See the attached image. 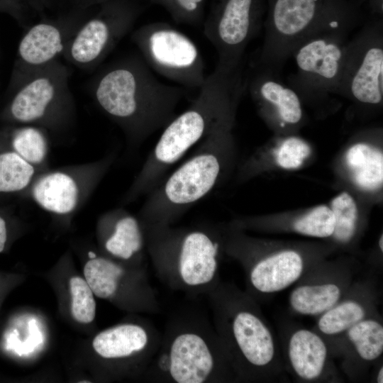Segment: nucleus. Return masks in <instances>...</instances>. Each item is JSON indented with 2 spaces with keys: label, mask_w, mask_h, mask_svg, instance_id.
<instances>
[{
  "label": "nucleus",
  "mask_w": 383,
  "mask_h": 383,
  "mask_svg": "<svg viewBox=\"0 0 383 383\" xmlns=\"http://www.w3.org/2000/svg\"><path fill=\"white\" fill-rule=\"evenodd\" d=\"M247 86L242 66L228 68L216 65L199 89L191 105L176 115L163 128L123 201L131 203L150 193L168 169L192 146L221 125L234 121L238 101Z\"/></svg>",
  "instance_id": "1"
},
{
  "label": "nucleus",
  "mask_w": 383,
  "mask_h": 383,
  "mask_svg": "<svg viewBox=\"0 0 383 383\" xmlns=\"http://www.w3.org/2000/svg\"><path fill=\"white\" fill-rule=\"evenodd\" d=\"M185 94L183 87L160 81L140 55L109 65L96 76L91 87L98 107L133 145L170 122Z\"/></svg>",
  "instance_id": "2"
},
{
  "label": "nucleus",
  "mask_w": 383,
  "mask_h": 383,
  "mask_svg": "<svg viewBox=\"0 0 383 383\" xmlns=\"http://www.w3.org/2000/svg\"><path fill=\"white\" fill-rule=\"evenodd\" d=\"M233 124L212 131L192 157L148 194L139 213L143 226L171 225L215 188L231 150Z\"/></svg>",
  "instance_id": "3"
},
{
  "label": "nucleus",
  "mask_w": 383,
  "mask_h": 383,
  "mask_svg": "<svg viewBox=\"0 0 383 383\" xmlns=\"http://www.w3.org/2000/svg\"><path fill=\"white\" fill-rule=\"evenodd\" d=\"M259 66L277 70L305 39L330 30H350L360 18L351 0H266Z\"/></svg>",
  "instance_id": "4"
},
{
  "label": "nucleus",
  "mask_w": 383,
  "mask_h": 383,
  "mask_svg": "<svg viewBox=\"0 0 383 383\" xmlns=\"http://www.w3.org/2000/svg\"><path fill=\"white\" fill-rule=\"evenodd\" d=\"M215 331L231 367L241 377L267 374L277 360L272 333L252 304L240 294L216 287L210 294Z\"/></svg>",
  "instance_id": "5"
},
{
  "label": "nucleus",
  "mask_w": 383,
  "mask_h": 383,
  "mask_svg": "<svg viewBox=\"0 0 383 383\" xmlns=\"http://www.w3.org/2000/svg\"><path fill=\"white\" fill-rule=\"evenodd\" d=\"M143 228L155 268L172 286L189 291L209 289L217 274L221 249L214 233L203 228L171 225Z\"/></svg>",
  "instance_id": "6"
},
{
  "label": "nucleus",
  "mask_w": 383,
  "mask_h": 383,
  "mask_svg": "<svg viewBox=\"0 0 383 383\" xmlns=\"http://www.w3.org/2000/svg\"><path fill=\"white\" fill-rule=\"evenodd\" d=\"M154 379L175 383L221 382L235 372L216 333L195 321L168 331L150 362Z\"/></svg>",
  "instance_id": "7"
},
{
  "label": "nucleus",
  "mask_w": 383,
  "mask_h": 383,
  "mask_svg": "<svg viewBox=\"0 0 383 383\" xmlns=\"http://www.w3.org/2000/svg\"><path fill=\"white\" fill-rule=\"evenodd\" d=\"M70 75L58 60L24 78L11 88L14 94L6 111L8 118L45 130L70 126L75 116Z\"/></svg>",
  "instance_id": "8"
},
{
  "label": "nucleus",
  "mask_w": 383,
  "mask_h": 383,
  "mask_svg": "<svg viewBox=\"0 0 383 383\" xmlns=\"http://www.w3.org/2000/svg\"><path fill=\"white\" fill-rule=\"evenodd\" d=\"M131 40L153 72L183 88L198 89L206 76L198 47L182 32L165 22L145 24Z\"/></svg>",
  "instance_id": "9"
},
{
  "label": "nucleus",
  "mask_w": 383,
  "mask_h": 383,
  "mask_svg": "<svg viewBox=\"0 0 383 383\" xmlns=\"http://www.w3.org/2000/svg\"><path fill=\"white\" fill-rule=\"evenodd\" d=\"M143 0H114L98 6L79 26L63 55L80 69L99 65L129 33L145 8Z\"/></svg>",
  "instance_id": "10"
},
{
  "label": "nucleus",
  "mask_w": 383,
  "mask_h": 383,
  "mask_svg": "<svg viewBox=\"0 0 383 383\" xmlns=\"http://www.w3.org/2000/svg\"><path fill=\"white\" fill-rule=\"evenodd\" d=\"M266 0H212L203 32L218 55L217 65H242L245 50L263 26Z\"/></svg>",
  "instance_id": "11"
},
{
  "label": "nucleus",
  "mask_w": 383,
  "mask_h": 383,
  "mask_svg": "<svg viewBox=\"0 0 383 383\" xmlns=\"http://www.w3.org/2000/svg\"><path fill=\"white\" fill-rule=\"evenodd\" d=\"M115 157L46 170L38 174L26 191L39 207L52 214L67 216L79 210L105 176Z\"/></svg>",
  "instance_id": "12"
},
{
  "label": "nucleus",
  "mask_w": 383,
  "mask_h": 383,
  "mask_svg": "<svg viewBox=\"0 0 383 383\" xmlns=\"http://www.w3.org/2000/svg\"><path fill=\"white\" fill-rule=\"evenodd\" d=\"M338 93L355 102L379 106L383 101L382 20L373 19L348 42Z\"/></svg>",
  "instance_id": "13"
},
{
  "label": "nucleus",
  "mask_w": 383,
  "mask_h": 383,
  "mask_svg": "<svg viewBox=\"0 0 383 383\" xmlns=\"http://www.w3.org/2000/svg\"><path fill=\"white\" fill-rule=\"evenodd\" d=\"M349 30L315 34L292 50L297 68L294 89L318 94L338 93L347 56Z\"/></svg>",
  "instance_id": "14"
},
{
  "label": "nucleus",
  "mask_w": 383,
  "mask_h": 383,
  "mask_svg": "<svg viewBox=\"0 0 383 383\" xmlns=\"http://www.w3.org/2000/svg\"><path fill=\"white\" fill-rule=\"evenodd\" d=\"M87 16V12H68L57 19H43L30 26L18 44L11 88L58 60Z\"/></svg>",
  "instance_id": "15"
},
{
  "label": "nucleus",
  "mask_w": 383,
  "mask_h": 383,
  "mask_svg": "<svg viewBox=\"0 0 383 383\" xmlns=\"http://www.w3.org/2000/svg\"><path fill=\"white\" fill-rule=\"evenodd\" d=\"M273 71L260 66L248 83L250 94L260 110L272 109L282 126L298 124L303 116L299 95L281 82Z\"/></svg>",
  "instance_id": "16"
},
{
  "label": "nucleus",
  "mask_w": 383,
  "mask_h": 383,
  "mask_svg": "<svg viewBox=\"0 0 383 383\" xmlns=\"http://www.w3.org/2000/svg\"><path fill=\"white\" fill-rule=\"evenodd\" d=\"M161 340L150 328L135 323L121 324L106 329L93 340V348L98 355L108 360L123 359L135 355L154 357Z\"/></svg>",
  "instance_id": "17"
},
{
  "label": "nucleus",
  "mask_w": 383,
  "mask_h": 383,
  "mask_svg": "<svg viewBox=\"0 0 383 383\" xmlns=\"http://www.w3.org/2000/svg\"><path fill=\"white\" fill-rule=\"evenodd\" d=\"M251 262L248 279L252 287L262 294L280 292L296 282L302 275L304 262L294 250H283Z\"/></svg>",
  "instance_id": "18"
},
{
  "label": "nucleus",
  "mask_w": 383,
  "mask_h": 383,
  "mask_svg": "<svg viewBox=\"0 0 383 383\" xmlns=\"http://www.w3.org/2000/svg\"><path fill=\"white\" fill-rule=\"evenodd\" d=\"M101 222L109 231L104 243L109 254L128 260L143 250L145 236L140 218L123 209H116L104 214Z\"/></svg>",
  "instance_id": "19"
},
{
  "label": "nucleus",
  "mask_w": 383,
  "mask_h": 383,
  "mask_svg": "<svg viewBox=\"0 0 383 383\" xmlns=\"http://www.w3.org/2000/svg\"><path fill=\"white\" fill-rule=\"evenodd\" d=\"M328 349L316 332L300 328L294 331L287 343V357L293 372L306 381L318 379L328 361Z\"/></svg>",
  "instance_id": "20"
},
{
  "label": "nucleus",
  "mask_w": 383,
  "mask_h": 383,
  "mask_svg": "<svg viewBox=\"0 0 383 383\" xmlns=\"http://www.w3.org/2000/svg\"><path fill=\"white\" fill-rule=\"evenodd\" d=\"M346 167L354 183L365 191L382 186L383 154L380 149L365 143L351 145L345 156Z\"/></svg>",
  "instance_id": "21"
},
{
  "label": "nucleus",
  "mask_w": 383,
  "mask_h": 383,
  "mask_svg": "<svg viewBox=\"0 0 383 383\" xmlns=\"http://www.w3.org/2000/svg\"><path fill=\"white\" fill-rule=\"evenodd\" d=\"M343 287L334 282L301 284L294 288L289 299L291 308L304 316L321 315L338 304Z\"/></svg>",
  "instance_id": "22"
},
{
  "label": "nucleus",
  "mask_w": 383,
  "mask_h": 383,
  "mask_svg": "<svg viewBox=\"0 0 383 383\" xmlns=\"http://www.w3.org/2000/svg\"><path fill=\"white\" fill-rule=\"evenodd\" d=\"M45 131L35 126L23 125L16 128L11 136V148L40 173L48 170L50 146Z\"/></svg>",
  "instance_id": "23"
},
{
  "label": "nucleus",
  "mask_w": 383,
  "mask_h": 383,
  "mask_svg": "<svg viewBox=\"0 0 383 383\" xmlns=\"http://www.w3.org/2000/svg\"><path fill=\"white\" fill-rule=\"evenodd\" d=\"M355 355L365 362H372L383 353V326L376 319L365 318L346 331Z\"/></svg>",
  "instance_id": "24"
},
{
  "label": "nucleus",
  "mask_w": 383,
  "mask_h": 383,
  "mask_svg": "<svg viewBox=\"0 0 383 383\" xmlns=\"http://www.w3.org/2000/svg\"><path fill=\"white\" fill-rule=\"evenodd\" d=\"M125 270L116 262L103 257L90 258L84 267L85 280L93 294L108 299L116 293Z\"/></svg>",
  "instance_id": "25"
},
{
  "label": "nucleus",
  "mask_w": 383,
  "mask_h": 383,
  "mask_svg": "<svg viewBox=\"0 0 383 383\" xmlns=\"http://www.w3.org/2000/svg\"><path fill=\"white\" fill-rule=\"evenodd\" d=\"M40 173L12 148L0 152V193L26 191Z\"/></svg>",
  "instance_id": "26"
},
{
  "label": "nucleus",
  "mask_w": 383,
  "mask_h": 383,
  "mask_svg": "<svg viewBox=\"0 0 383 383\" xmlns=\"http://www.w3.org/2000/svg\"><path fill=\"white\" fill-rule=\"evenodd\" d=\"M367 313L365 306L358 300L339 301L320 315L317 328L326 335H338L367 318Z\"/></svg>",
  "instance_id": "27"
},
{
  "label": "nucleus",
  "mask_w": 383,
  "mask_h": 383,
  "mask_svg": "<svg viewBox=\"0 0 383 383\" xmlns=\"http://www.w3.org/2000/svg\"><path fill=\"white\" fill-rule=\"evenodd\" d=\"M335 218L332 237L340 243H348L355 236L358 222V209L353 197L343 192L335 196L331 204Z\"/></svg>",
  "instance_id": "28"
},
{
  "label": "nucleus",
  "mask_w": 383,
  "mask_h": 383,
  "mask_svg": "<svg viewBox=\"0 0 383 383\" xmlns=\"http://www.w3.org/2000/svg\"><path fill=\"white\" fill-rule=\"evenodd\" d=\"M294 230L301 235L315 238H328L333 234L335 218L331 207L318 206L299 218L293 224Z\"/></svg>",
  "instance_id": "29"
},
{
  "label": "nucleus",
  "mask_w": 383,
  "mask_h": 383,
  "mask_svg": "<svg viewBox=\"0 0 383 383\" xmlns=\"http://www.w3.org/2000/svg\"><path fill=\"white\" fill-rule=\"evenodd\" d=\"M162 6L178 24L198 26L204 19L205 0H149Z\"/></svg>",
  "instance_id": "30"
},
{
  "label": "nucleus",
  "mask_w": 383,
  "mask_h": 383,
  "mask_svg": "<svg viewBox=\"0 0 383 383\" xmlns=\"http://www.w3.org/2000/svg\"><path fill=\"white\" fill-rule=\"evenodd\" d=\"M70 287L73 318L80 323H91L94 319L96 312V303L91 289L86 280L79 277L71 278Z\"/></svg>",
  "instance_id": "31"
},
{
  "label": "nucleus",
  "mask_w": 383,
  "mask_h": 383,
  "mask_svg": "<svg viewBox=\"0 0 383 383\" xmlns=\"http://www.w3.org/2000/svg\"><path fill=\"white\" fill-rule=\"evenodd\" d=\"M310 146L303 140L290 137L282 142L275 152V161L282 168L297 169L311 155Z\"/></svg>",
  "instance_id": "32"
},
{
  "label": "nucleus",
  "mask_w": 383,
  "mask_h": 383,
  "mask_svg": "<svg viewBox=\"0 0 383 383\" xmlns=\"http://www.w3.org/2000/svg\"><path fill=\"white\" fill-rule=\"evenodd\" d=\"M51 5L50 0H0V12L11 15L21 26H26L29 11L40 12Z\"/></svg>",
  "instance_id": "33"
},
{
  "label": "nucleus",
  "mask_w": 383,
  "mask_h": 383,
  "mask_svg": "<svg viewBox=\"0 0 383 383\" xmlns=\"http://www.w3.org/2000/svg\"><path fill=\"white\" fill-rule=\"evenodd\" d=\"M70 6V12H87L91 8H96L104 4L114 0H65ZM149 2V0H143Z\"/></svg>",
  "instance_id": "34"
},
{
  "label": "nucleus",
  "mask_w": 383,
  "mask_h": 383,
  "mask_svg": "<svg viewBox=\"0 0 383 383\" xmlns=\"http://www.w3.org/2000/svg\"><path fill=\"white\" fill-rule=\"evenodd\" d=\"M7 240V228L5 220L0 216V252L4 249Z\"/></svg>",
  "instance_id": "35"
},
{
  "label": "nucleus",
  "mask_w": 383,
  "mask_h": 383,
  "mask_svg": "<svg viewBox=\"0 0 383 383\" xmlns=\"http://www.w3.org/2000/svg\"><path fill=\"white\" fill-rule=\"evenodd\" d=\"M368 1L372 11L382 16L383 11L382 0H368Z\"/></svg>",
  "instance_id": "36"
},
{
  "label": "nucleus",
  "mask_w": 383,
  "mask_h": 383,
  "mask_svg": "<svg viewBox=\"0 0 383 383\" xmlns=\"http://www.w3.org/2000/svg\"><path fill=\"white\" fill-rule=\"evenodd\" d=\"M377 382L382 383L383 382V367H381L378 371L377 375Z\"/></svg>",
  "instance_id": "37"
},
{
  "label": "nucleus",
  "mask_w": 383,
  "mask_h": 383,
  "mask_svg": "<svg viewBox=\"0 0 383 383\" xmlns=\"http://www.w3.org/2000/svg\"><path fill=\"white\" fill-rule=\"evenodd\" d=\"M379 250H381V252L383 251V235L382 234L381 235V236L379 237Z\"/></svg>",
  "instance_id": "38"
}]
</instances>
